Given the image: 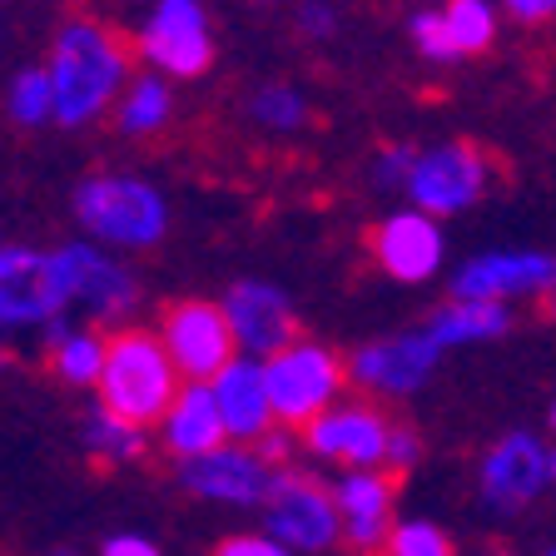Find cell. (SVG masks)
Segmentation results:
<instances>
[{
	"label": "cell",
	"mask_w": 556,
	"mask_h": 556,
	"mask_svg": "<svg viewBox=\"0 0 556 556\" xmlns=\"http://www.w3.org/2000/svg\"><path fill=\"white\" fill-rule=\"evenodd\" d=\"M50 85H55V119L60 125H90L104 115V104L129 75V50L119 35L94 21H70L50 50Z\"/></svg>",
	"instance_id": "1"
},
{
	"label": "cell",
	"mask_w": 556,
	"mask_h": 556,
	"mask_svg": "<svg viewBox=\"0 0 556 556\" xmlns=\"http://www.w3.org/2000/svg\"><path fill=\"white\" fill-rule=\"evenodd\" d=\"M174 397H179V368H174L164 338L144 333V328H125L110 338L100 372V407L144 428L154 417H169Z\"/></svg>",
	"instance_id": "2"
},
{
	"label": "cell",
	"mask_w": 556,
	"mask_h": 556,
	"mask_svg": "<svg viewBox=\"0 0 556 556\" xmlns=\"http://www.w3.org/2000/svg\"><path fill=\"white\" fill-rule=\"evenodd\" d=\"M75 219L104 243H119V249H150L164 239L169 229V208L164 194L144 179H129V174H90L80 189H75Z\"/></svg>",
	"instance_id": "3"
},
{
	"label": "cell",
	"mask_w": 556,
	"mask_h": 556,
	"mask_svg": "<svg viewBox=\"0 0 556 556\" xmlns=\"http://www.w3.org/2000/svg\"><path fill=\"white\" fill-rule=\"evenodd\" d=\"M264 521L268 536L293 552H328V546L343 536V511H338V497L324 482L283 467L264 502Z\"/></svg>",
	"instance_id": "4"
},
{
	"label": "cell",
	"mask_w": 556,
	"mask_h": 556,
	"mask_svg": "<svg viewBox=\"0 0 556 556\" xmlns=\"http://www.w3.org/2000/svg\"><path fill=\"white\" fill-rule=\"evenodd\" d=\"M268 368V393H274V413L289 428H308L313 417H324L333 397L343 393V363L318 343H293L289 353L264 363Z\"/></svg>",
	"instance_id": "5"
},
{
	"label": "cell",
	"mask_w": 556,
	"mask_h": 556,
	"mask_svg": "<svg viewBox=\"0 0 556 556\" xmlns=\"http://www.w3.org/2000/svg\"><path fill=\"white\" fill-rule=\"evenodd\" d=\"M164 348H169L174 368L179 378L189 382H204V378H219L229 368V353H233V328H229V313L214 308L204 299H179L164 308Z\"/></svg>",
	"instance_id": "6"
},
{
	"label": "cell",
	"mask_w": 556,
	"mask_h": 556,
	"mask_svg": "<svg viewBox=\"0 0 556 556\" xmlns=\"http://www.w3.org/2000/svg\"><path fill=\"white\" fill-rule=\"evenodd\" d=\"M486 174H492V160L477 144H438V150L417 154L413 174H407V194L432 219L438 214H463L467 204L482 199Z\"/></svg>",
	"instance_id": "7"
},
{
	"label": "cell",
	"mask_w": 556,
	"mask_h": 556,
	"mask_svg": "<svg viewBox=\"0 0 556 556\" xmlns=\"http://www.w3.org/2000/svg\"><path fill=\"white\" fill-rule=\"evenodd\" d=\"M139 55L160 65L164 75H204L208 60H214V40H208V21L199 0H160L154 15L144 21L139 35Z\"/></svg>",
	"instance_id": "8"
},
{
	"label": "cell",
	"mask_w": 556,
	"mask_h": 556,
	"mask_svg": "<svg viewBox=\"0 0 556 556\" xmlns=\"http://www.w3.org/2000/svg\"><path fill=\"white\" fill-rule=\"evenodd\" d=\"M388 432L393 422L368 403H343V407H328L324 417H313L303 428V447L313 457H328V463H343V467H378L388 463Z\"/></svg>",
	"instance_id": "9"
},
{
	"label": "cell",
	"mask_w": 556,
	"mask_h": 556,
	"mask_svg": "<svg viewBox=\"0 0 556 556\" xmlns=\"http://www.w3.org/2000/svg\"><path fill=\"white\" fill-rule=\"evenodd\" d=\"M50 258H55V278H60L65 303L90 308V318H119V313L135 308V299H139L135 278H129L115 258H104L100 249H90V243H65V249H55Z\"/></svg>",
	"instance_id": "10"
},
{
	"label": "cell",
	"mask_w": 556,
	"mask_h": 556,
	"mask_svg": "<svg viewBox=\"0 0 556 556\" xmlns=\"http://www.w3.org/2000/svg\"><path fill=\"white\" fill-rule=\"evenodd\" d=\"M55 258L35 249H0V328L11 324H55L65 313Z\"/></svg>",
	"instance_id": "11"
},
{
	"label": "cell",
	"mask_w": 556,
	"mask_h": 556,
	"mask_svg": "<svg viewBox=\"0 0 556 556\" xmlns=\"http://www.w3.org/2000/svg\"><path fill=\"white\" fill-rule=\"evenodd\" d=\"M179 482L194 492V497L208 502H233V507H264L268 492H274L278 472L258 457V452L243 447H219L204 452V457H189Z\"/></svg>",
	"instance_id": "12"
},
{
	"label": "cell",
	"mask_w": 556,
	"mask_h": 556,
	"mask_svg": "<svg viewBox=\"0 0 556 556\" xmlns=\"http://www.w3.org/2000/svg\"><path fill=\"white\" fill-rule=\"evenodd\" d=\"M552 482V447L532 438V432H511L482 463V497L497 511H521L527 502Z\"/></svg>",
	"instance_id": "13"
},
{
	"label": "cell",
	"mask_w": 556,
	"mask_h": 556,
	"mask_svg": "<svg viewBox=\"0 0 556 556\" xmlns=\"http://www.w3.org/2000/svg\"><path fill=\"white\" fill-rule=\"evenodd\" d=\"M224 313H229V328L239 338L243 353H289L299 343V318H293V303L274 289V283H233L229 299H224Z\"/></svg>",
	"instance_id": "14"
},
{
	"label": "cell",
	"mask_w": 556,
	"mask_h": 556,
	"mask_svg": "<svg viewBox=\"0 0 556 556\" xmlns=\"http://www.w3.org/2000/svg\"><path fill=\"white\" fill-rule=\"evenodd\" d=\"M393 492H397V477H382V472H348L333 486L338 511H343V536L358 556L393 552V536H397Z\"/></svg>",
	"instance_id": "15"
},
{
	"label": "cell",
	"mask_w": 556,
	"mask_h": 556,
	"mask_svg": "<svg viewBox=\"0 0 556 556\" xmlns=\"http://www.w3.org/2000/svg\"><path fill=\"white\" fill-rule=\"evenodd\" d=\"M556 283L552 254H482L452 278V299L463 303H502L517 293H546Z\"/></svg>",
	"instance_id": "16"
},
{
	"label": "cell",
	"mask_w": 556,
	"mask_h": 556,
	"mask_svg": "<svg viewBox=\"0 0 556 556\" xmlns=\"http://www.w3.org/2000/svg\"><path fill=\"white\" fill-rule=\"evenodd\" d=\"M438 353L442 348L432 343V333H397V338H382V343L363 348L353 358V382L363 388H378V393H417L428 372L438 368Z\"/></svg>",
	"instance_id": "17"
},
{
	"label": "cell",
	"mask_w": 556,
	"mask_h": 556,
	"mask_svg": "<svg viewBox=\"0 0 556 556\" xmlns=\"http://www.w3.org/2000/svg\"><path fill=\"white\" fill-rule=\"evenodd\" d=\"M214 397H219L224 428L239 442H264L274 432V393H268V368L254 358H233L229 368L214 378Z\"/></svg>",
	"instance_id": "18"
},
{
	"label": "cell",
	"mask_w": 556,
	"mask_h": 556,
	"mask_svg": "<svg viewBox=\"0 0 556 556\" xmlns=\"http://www.w3.org/2000/svg\"><path fill=\"white\" fill-rule=\"evenodd\" d=\"M372 254H378L382 274L403 278V283H417V278L438 274L442 264V233L432 224V214L413 208V214H393L372 229Z\"/></svg>",
	"instance_id": "19"
},
{
	"label": "cell",
	"mask_w": 556,
	"mask_h": 556,
	"mask_svg": "<svg viewBox=\"0 0 556 556\" xmlns=\"http://www.w3.org/2000/svg\"><path fill=\"white\" fill-rule=\"evenodd\" d=\"M224 438H229V428H224L214 382H189V388H179L169 417H164V442H169V452H179L189 463V457H204V452H219Z\"/></svg>",
	"instance_id": "20"
},
{
	"label": "cell",
	"mask_w": 556,
	"mask_h": 556,
	"mask_svg": "<svg viewBox=\"0 0 556 556\" xmlns=\"http://www.w3.org/2000/svg\"><path fill=\"white\" fill-rule=\"evenodd\" d=\"M507 308L502 303H463V299H452L442 313H432V343L438 348H452V343H477V338H497L507 333Z\"/></svg>",
	"instance_id": "21"
},
{
	"label": "cell",
	"mask_w": 556,
	"mask_h": 556,
	"mask_svg": "<svg viewBox=\"0 0 556 556\" xmlns=\"http://www.w3.org/2000/svg\"><path fill=\"white\" fill-rule=\"evenodd\" d=\"M85 447H90L94 463L115 467V463H135L139 452H144V432L135 428V422H125V417H115L110 407H100V413L85 417Z\"/></svg>",
	"instance_id": "22"
},
{
	"label": "cell",
	"mask_w": 556,
	"mask_h": 556,
	"mask_svg": "<svg viewBox=\"0 0 556 556\" xmlns=\"http://www.w3.org/2000/svg\"><path fill=\"white\" fill-rule=\"evenodd\" d=\"M104 353H110V338L100 333H75L70 328L55 348H50V363H55V378L70 382V388H100V372H104Z\"/></svg>",
	"instance_id": "23"
},
{
	"label": "cell",
	"mask_w": 556,
	"mask_h": 556,
	"mask_svg": "<svg viewBox=\"0 0 556 556\" xmlns=\"http://www.w3.org/2000/svg\"><path fill=\"white\" fill-rule=\"evenodd\" d=\"M164 119H169V85L154 80V75H139V80H129L125 100H119L115 110V125L119 135H154V129H164Z\"/></svg>",
	"instance_id": "24"
},
{
	"label": "cell",
	"mask_w": 556,
	"mask_h": 556,
	"mask_svg": "<svg viewBox=\"0 0 556 556\" xmlns=\"http://www.w3.org/2000/svg\"><path fill=\"white\" fill-rule=\"evenodd\" d=\"M442 15H447V30L463 55H482L492 46V35H497V15H492L486 0H447Z\"/></svg>",
	"instance_id": "25"
},
{
	"label": "cell",
	"mask_w": 556,
	"mask_h": 556,
	"mask_svg": "<svg viewBox=\"0 0 556 556\" xmlns=\"http://www.w3.org/2000/svg\"><path fill=\"white\" fill-rule=\"evenodd\" d=\"M11 115L15 125H46L55 119V85H50V70H21L11 80Z\"/></svg>",
	"instance_id": "26"
},
{
	"label": "cell",
	"mask_w": 556,
	"mask_h": 556,
	"mask_svg": "<svg viewBox=\"0 0 556 556\" xmlns=\"http://www.w3.org/2000/svg\"><path fill=\"white\" fill-rule=\"evenodd\" d=\"M254 119L268 129H299L303 115H308V104H303L299 90H289V85H264V90L254 94Z\"/></svg>",
	"instance_id": "27"
},
{
	"label": "cell",
	"mask_w": 556,
	"mask_h": 556,
	"mask_svg": "<svg viewBox=\"0 0 556 556\" xmlns=\"http://www.w3.org/2000/svg\"><path fill=\"white\" fill-rule=\"evenodd\" d=\"M413 40H417V50L428 60H438V65H447V60H457L463 50H457V40H452V30H447V15L442 11H422V15H413Z\"/></svg>",
	"instance_id": "28"
},
{
	"label": "cell",
	"mask_w": 556,
	"mask_h": 556,
	"mask_svg": "<svg viewBox=\"0 0 556 556\" xmlns=\"http://www.w3.org/2000/svg\"><path fill=\"white\" fill-rule=\"evenodd\" d=\"M393 556H452V542L432 521H403L393 536Z\"/></svg>",
	"instance_id": "29"
},
{
	"label": "cell",
	"mask_w": 556,
	"mask_h": 556,
	"mask_svg": "<svg viewBox=\"0 0 556 556\" xmlns=\"http://www.w3.org/2000/svg\"><path fill=\"white\" fill-rule=\"evenodd\" d=\"M422 457V442H417V432L407 428V422H393V432H388V472L403 477L407 467Z\"/></svg>",
	"instance_id": "30"
},
{
	"label": "cell",
	"mask_w": 556,
	"mask_h": 556,
	"mask_svg": "<svg viewBox=\"0 0 556 556\" xmlns=\"http://www.w3.org/2000/svg\"><path fill=\"white\" fill-rule=\"evenodd\" d=\"M214 556H289V552L274 536H229V542L214 546Z\"/></svg>",
	"instance_id": "31"
},
{
	"label": "cell",
	"mask_w": 556,
	"mask_h": 556,
	"mask_svg": "<svg viewBox=\"0 0 556 556\" xmlns=\"http://www.w3.org/2000/svg\"><path fill=\"white\" fill-rule=\"evenodd\" d=\"M413 164H417L413 150H388V154L378 160V185H407Z\"/></svg>",
	"instance_id": "32"
},
{
	"label": "cell",
	"mask_w": 556,
	"mask_h": 556,
	"mask_svg": "<svg viewBox=\"0 0 556 556\" xmlns=\"http://www.w3.org/2000/svg\"><path fill=\"white\" fill-rule=\"evenodd\" d=\"M502 5H507L521 25H542L556 15V0H502Z\"/></svg>",
	"instance_id": "33"
},
{
	"label": "cell",
	"mask_w": 556,
	"mask_h": 556,
	"mask_svg": "<svg viewBox=\"0 0 556 556\" xmlns=\"http://www.w3.org/2000/svg\"><path fill=\"white\" fill-rule=\"evenodd\" d=\"M100 556H160V546L144 542V536H110Z\"/></svg>",
	"instance_id": "34"
},
{
	"label": "cell",
	"mask_w": 556,
	"mask_h": 556,
	"mask_svg": "<svg viewBox=\"0 0 556 556\" xmlns=\"http://www.w3.org/2000/svg\"><path fill=\"white\" fill-rule=\"evenodd\" d=\"M299 25L308 35H328V30H333V11H328L324 0H308V5L299 11Z\"/></svg>",
	"instance_id": "35"
},
{
	"label": "cell",
	"mask_w": 556,
	"mask_h": 556,
	"mask_svg": "<svg viewBox=\"0 0 556 556\" xmlns=\"http://www.w3.org/2000/svg\"><path fill=\"white\" fill-rule=\"evenodd\" d=\"M542 318H556V283L542 293Z\"/></svg>",
	"instance_id": "36"
},
{
	"label": "cell",
	"mask_w": 556,
	"mask_h": 556,
	"mask_svg": "<svg viewBox=\"0 0 556 556\" xmlns=\"http://www.w3.org/2000/svg\"><path fill=\"white\" fill-rule=\"evenodd\" d=\"M486 556H511V552H507V546H492V552H486Z\"/></svg>",
	"instance_id": "37"
},
{
	"label": "cell",
	"mask_w": 556,
	"mask_h": 556,
	"mask_svg": "<svg viewBox=\"0 0 556 556\" xmlns=\"http://www.w3.org/2000/svg\"><path fill=\"white\" fill-rule=\"evenodd\" d=\"M0 363H5V343H0Z\"/></svg>",
	"instance_id": "38"
},
{
	"label": "cell",
	"mask_w": 556,
	"mask_h": 556,
	"mask_svg": "<svg viewBox=\"0 0 556 556\" xmlns=\"http://www.w3.org/2000/svg\"><path fill=\"white\" fill-rule=\"evenodd\" d=\"M552 428H556V407H552Z\"/></svg>",
	"instance_id": "39"
},
{
	"label": "cell",
	"mask_w": 556,
	"mask_h": 556,
	"mask_svg": "<svg viewBox=\"0 0 556 556\" xmlns=\"http://www.w3.org/2000/svg\"><path fill=\"white\" fill-rule=\"evenodd\" d=\"M50 556H70V552H50Z\"/></svg>",
	"instance_id": "40"
},
{
	"label": "cell",
	"mask_w": 556,
	"mask_h": 556,
	"mask_svg": "<svg viewBox=\"0 0 556 556\" xmlns=\"http://www.w3.org/2000/svg\"><path fill=\"white\" fill-rule=\"evenodd\" d=\"M552 556H556V552H552Z\"/></svg>",
	"instance_id": "41"
}]
</instances>
